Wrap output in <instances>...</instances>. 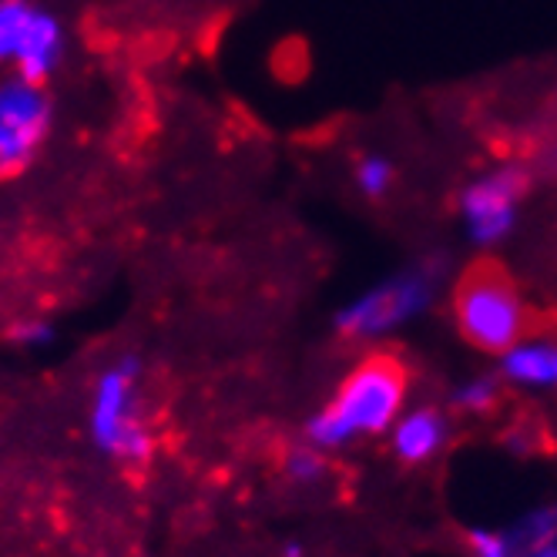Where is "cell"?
Here are the masks:
<instances>
[{
	"mask_svg": "<svg viewBox=\"0 0 557 557\" xmlns=\"http://www.w3.org/2000/svg\"><path fill=\"white\" fill-rule=\"evenodd\" d=\"M404 393V367L393 356H370L343 380L333 400L306 423V441L330 454L349 447L363 433H380L400 417Z\"/></svg>",
	"mask_w": 557,
	"mask_h": 557,
	"instance_id": "obj_1",
	"label": "cell"
},
{
	"mask_svg": "<svg viewBox=\"0 0 557 557\" xmlns=\"http://www.w3.org/2000/svg\"><path fill=\"white\" fill-rule=\"evenodd\" d=\"M88 436L108 460L145 467L154 457L158 433L145 407L138 356H117L98 370L88 400Z\"/></svg>",
	"mask_w": 557,
	"mask_h": 557,
	"instance_id": "obj_2",
	"label": "cell"
},
{
	"mask_svg": "<svg viewBox=\"0 0 557 557\" xmlns=\"http://www.w3.org/2000/svg\"><path fill=\"white\" fill-rule=\"evenodd\" d=\"M444 259H423L404 272L389 275L386 283L367 289L336 312V330L352 339H373L389 330H400L420 315L441 286Z\"/></svg>",
	"mask_w": 557,
	"mask_h": 557,
	"instance_id": "obj_3",
	"label": "cell"
},
{
	"mask_svg": "<svg viewBox=\"0 0 557 557\" xmlns=\"http://www.w3.org/2000/svg\"><path fill=\"white\" fill-rule=\"evenodd\" d=\"M457 323L476 349L504 352L524 336L528 309L504 272L476 265L457 289Z\"/></svg>",
	"mask_w": 557,
	"mask_h": 557,
	"instance_id": "obj_4",
	"label": "cell"
},
{
	"mask_svg": "<svg viewBox=\"0 0 557 557\" xmlns=\"http://www.w3.org/2000/svg\"><path fill=\"white\" fill-rule=\"evenodd\" d=\"M54 128V101L45 85L21 74L0 77V175L24 172Z\"/></svg>",
	"mask_w": 557,
	"mask_h": 557,
	"instance_id": "obj_5",
	"label": "cell"
},
{
	"mask_svg": "<svg viewBox=\"0 0 557 557\" xmlns=\"http://www.w3.org/2000/svg\"><path fill=\"white\" fill-rule=\"evenodd\" d=\"M528 172L521 165H500L476 175L460 195V219L476 246H497L517 222L521 198L528 195Z\"/></svg>",
	"mask_w": 557,
	"mask_h": 557,
	"instance_id": "obj_6",
	"label": "cell"
},
{
	"mask_svg": "<svg viewBox=\"0 0 557 557\" xmlns=\"http://www.w3.org/2000/svg\"><path fill=\"white\" fill-rule=\"evenodd\" d=\"M67 54V27L58 14L34 8L30 24L21 37V48L14 54V74L27 77V82L45 85L48 77H54V71L64 64Z\"/></svg>",
	"mask_w": 557,
	"mask_h": 557,
	"instance_id": "obj_7",
	"label": "cell"
},
{
	"mask_svg": "<svg viewBox=\"0 0 557 557\" xmlns=\"http://www.w3.org/2000/svg\"><path fill=\"white\" fill-rule=\"evenodd\" d=\"M500 373L513 386L557 389V336H521L500 352Z\"/></svg>",
	"mask_w": 557,
	"mask_h": 557,
	"instance_id": "obj_8",
	"label": "cell"
},
{
	"mask_svg": "<svg viewBox=\"0 0 557 557\" xmlns=\"http://www.w3.org/2000/svg\"><path fill=\"white\" fill-rule=\"evenodd\" d=\"M450 436V423L441 410H410L404 417H396L393 426V450L404 463H423L433 454H441Z\"/></svg>",
	"mask_w": 557,
	"mask_h": 557,
	"instance_id": "obj_9",
	"label": "cell"
},
{
	"mask_svg": "<svg viewBox=\"0 0 557 557\" xmlns=\"http://www.w3.org/2000/svg\"><path fill=\"white\" fill-rule=\"evenodd\" d=\"M510 537H513L517 547H521L524 557H534L537 550L557 544V504L528 513L521 524L510 528Z\"/></svg>",
	"mask_w": 557,
	"mask_h": 557,
	"instance_id": "obj_10",
	"label": "cell"
},
{
	"mask_svg": "<svg viewBox=\"0 0 557 557\" xmlns=\"http://www.w3.org/2000/svg\"><path fill=\"white\" fill-rule=\"evenodd\" d=\"M34 0H0V67H11L21 48V37L30 24Z\"/></svg>",
	"mask_w": 557,
	"mask_h": 557,
	"instance_id": "obj_11",
	"label": "cell"
},
{
	"mask_svg": "<svg viewBox=\"0 0 557 557\" xmlns=\"http://www.w3.org/2000/svg\"><path fill=\"white\" fill-rule=\"evenodd\" d=\"M352 178H356V188H360L367 198H383L389 188H393V178H396V165L389 162L386 154H360L356 158V169H352Z\"/></svg>",
	"mask_w": 557,
	"mask_h": 557,
	"instance_id": "obj_12",
	"label": "cell"
},
{
	"mask_svg": "<svg viewBox=\"0 0 557 557\" xmlns=\"http://www.w3.org/2000/svg\"><path fill=\"white\" fill-rule=\"evenodd\" d=\"M283 470H286V476L296 487H309L326 473V450L312 447L309 441L296 444V447H289V454L283 460Z\"/></svg>",
	"mask_w": 557,
	"mask_h": 557,
	"instance_id": "obj_13",
	"label": "cell"
},
{
	"mask_svg": "<svg viewBox=\"0 0 557 557\" xmlns=\"http://www.w3.org/2000/svg\"><path fill=\"white\" fill-rule=\"evenodd\" d=\"M497 393H500V386H497L494 376H476V380L463 383V386L454 393V404H457L460 410H467V413H484V410L494 407Z\"/></svg>",
	"mask_w": 557,
	"mask_h": 557,
	"instance_id": "obj_14",
	"label": "cell"
},
{
	"mask_svg": "<svg viewBox=\"0 0 557 557\" xmlns=\"http://www.w3.org/2000/svg\"><path fill=\"white\" fill-rule=\"evenodd\" d=\"M470 547L476 557H524L521 547L513 544L510 531H491V528H473Z\"/></svg>",
	"mask_w": 557,
	"mask_h": 557,
	"instance_id": "obj_15",
	"label": "cell"
},
{
	"mask_svg": "<svg viewBox=\"0 0 557 557\" xmlns=\"http://www.w3.org/2000/svg\"><path fill=\"white\" fill-rule=\"evenodd\" d=\"M8 339L21 349H45L54 339V326L41 320V315H24V320H17L8 330Z\"/></svg>",
	"mask_w": 557,
	"mask_h": 557,
	"instance_id": "obj_16",
	"label": "cell"
},
{
	"mask_svg": "<svg viewBox=\"0 0 557 557\" xmlns=\"http://www.w3.org/2000/svg\"><path fill=\"white\" fill-rule=\"evenodd\" d=\"M286 557H302V547L299 544H286Z\"/></svg>",
	"mask_w": 557,
	"mask_h": 557,
	"instance_id": "obj_17",
	"label": "cell"
},
{
	"mask_svg": "<svg viewBox=\"0 0 557 557\" xmlns=\"http://www.w3.org/2000/svg\"><path fill=\"white\" fill-rule=\"evenodd\" d=\"M534 557H557V544H550V547H544V550H537Z\"/></svg>",
	"mask_w": 557,
	"mask_h": 557,
	"instance_id": "obj_18",
	"label": "cell"
}]
</instances>
